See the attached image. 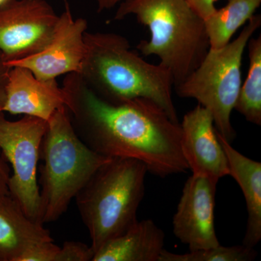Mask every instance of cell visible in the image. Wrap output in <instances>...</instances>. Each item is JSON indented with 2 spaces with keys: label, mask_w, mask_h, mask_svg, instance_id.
Masks as SVG:
<instances>
[{
  "label": "cell",
  "mask_w": 261,
  "mask_h": 261,
  "mask_svg": "<svg viewBox=\"0 0 261 261\" xmlns=\"http://www.w3.org/2000/svg\"><path fill=\"white\" fill-rule=\"evenodd\" d=\"M249 69L242 83L234 110L247 121L261 125V36L251 37L247 45Z\"/></svg>",
  "instance_id": "17"
},
{
  "label": "cell",
  "mask_w": 261,
  "mask_h": 261,
  "mask_svg": "<svg viewBox=\"0 0 261 261\" xmlns=\"http://www.w3.org/2000/svg\"><path fill=\"white\" fill-rule=\"evenodd\" d=\"M257 252L245 245L225 247L221 245L210 248L178 254L163 250L159 261H251Z\"/></svg>",
  "instance_id": "18"
},
{
  "label": "cell",
  "mask_w": 261,
  "mask_h": 261,
  "mask_svg": "<svg viewBox=\"0 0 261 261\" xmlns=\"http://www.w3.org/2000/svg\"><path fill=\"white\" fill-rule=\"evenodd\" d=\"M53 241L44 225L29 219L10 195H0V261H18L35 244Z\"/></svg>",
  "instance_id": "14"
},
{
  "label": "cell",
  "mask_w": 261,
  "mask_h": 261,
  "mask_svg": "<svg viewBox=\"0 0 261 261\" xmlns=\"http://www.w3.org/2000/svg\"><path fill=\"white\" fill-rule=\"evenodd\" d=\"M218 183L198 174H192L185 182L172 224L175 236L190 251L220 245L214 221Z\"/></svg>",
  "instance_id": "10"
},
{
  "label": "cell",
  "mask_w": 261,
  "mask_h": 261,
  "mask_svg": "<svg viewBox=\"0 0 261 261\" xmlns=\"http://www.w3.org/2000/svg\"><path fill=\"white\" fill-rule=\"evenodd\" d=\"M217 1L219 0H187L192 9L202 17L204 20L216 11L217 8L215 3Z\"/></svg>",
  "instance_id": "21"
},
{
  "label": "cell",
  "mask_w": 261,
  "mask_h": 261,
  "mask_svg": "<svg viewBox=\"0 0 261 261\" xmlns=\"http://www.w3.org/2000/svg\"><path fill=\"white\" fill-rule=\"evenodd\" d=\"M84 42L85 56L80 75L97 95L112 102L149 99L179 123L173 99L172 78L166 68L145 61L119 34L86 32Z\"/></svg>",
  "instance_id": "2"
},
{
  "label": "cell",
  "mask_w": 261,
  "mask_h": 261,
  "mask_svg": "<svg viewBox=\"0 0 261 261\" xmlns=\"http://www.w3.org/2000/svg\"><path fill=\"white\" fill-rule=\"evenodd\" d=\"M217 135L227 158L229 176L238 182L246 203L247 227L243 244L254 248L261 240V163L240 153Z\"/></svg>",
  "instance_id": "15"
},
{
  "label": "cell",
  "mask_w": 261,
  "mask_h": 261,
  "mask_svg": "<svg viewBox=\"0 0 261 261\" xmlns=\"http://www.w3.org/2000/svg\"><path fill=\"white\" fill-rule=\"evenodd\" d=\"M135 15L150 33L137 49L144 56H156L172 78L173 87L185 82L210 49L205 20L187 0H124L114 20Z\"/></svg>",
  "instance_id": "3"
},
{
  "label": "cell",
  "mask_w": 261,
  "mask_h": 261,
  "mask_svg": "<svg viewBox=\"0 0 261 261\" xmlns=\"http://www.w3.org/2000/svg\"><path fill=\"white\" fill-rule=\"evenodd\" d=\"M41 157L44 161L39 181L42 224L58 221L98 168L112 159L84 143L66 106L57 110L47 121Z\"/></svg>",
  "instance_id": "5"
},
{
  "label": "cell",
  "mask_w": 261,
  "mask_h": 261,
  "mask_svg": "<svg viewBox=\"0 0 261 261\" xmlns=\"http://www.w3.org/2000/svg\"><path fill=\"white\" fill-rule=\"evenodd\" d=\"M10 176L9 164L0 150V195L9 194L8 183Z\"/></svg>",
  "instance_id": "23"
},
{
  "label": "cell",
  "mask_w": 261,
  "mask_h": 261,
  "mask_svg": "<svg viewBox=\"0 0 261 261\" xmlns=\"http://www.w3.org/2000/svg\"><path fill=\"white\" fill-rule=\"evenodd\" d=\"M10 0H0V8L4 6L5 5H6L7 3H9Z\"/></svg>",
  "instance_id": "25"
},
{
  "label": "cell",
  "mask_w": 261,
  "mask_h": 261,
  "mask_svg": "<svg viewBox=\"0 0 261 261\" xmlns=\"http://www.w3.org/2000/svg\"><path fill=\"white\" fill-rule=\"evenodd\" d=\"M67 3L66 0H64ZM124 0H96L98 5V12H102L105 10H109L116 6L118 3H122Z\"/></svg>",
  "instance_id": "24"
},
{
  "label": "cell",
  "mask_w": 261,
  "mask_h": 261,
  "mask_svg": "<svg viewBox=\"0 0 261 261\" xmlns=\"http://www.w3.org/2000/svg\"><path fill=\"white\" fill-rule=\"evenodd\" d=\"M92 247L80 242L67 241L60 247L56 261H92Z\"/></svg>",
  "instance_id": "19"
},
{
  "label": "cell",
  "mask_w": 261,
  "mask_h": 261,
  "mask_svg": "<svg viewBox=\"0 0 261 261\" xmlns=\"http://www.w3.org/2000/svg\"><path fill=\"white\" fill-rule=\"evenodd\" d=\"M85 19H74L69 7L58 18L50 41L42 50L22 59L6 62L10 68L23 67L41 80H56L70 73L80 74L85 56Z\"/></svg>",
  "instance_id": "9"
},
{
  "label": "cell",
  "mask_w": 261,
  "mask_h": 261,
  "mask_svg": "<svg viewBox=\"0 0 261 261\" xmlns=\"http://www.w3.org/2000/svg\"><path fill=\"white\" fill-rule=\"evenodd\" d=\"M148 173L142 161L112 158L98 168L74 200L95 252L137 221Z\"/></svg>",
  "instance_id": "4"
},
{
  "label": "cell",
  "mask_w": 261,
  "mask_h": 261,
  "mask_svg": "<svg viewBox=\"0 0 261 261\" xmlns=\"http://www.w3.org/2000/svg\"><path fill=\"white\" fill-rule=\"evenodd\" d=\"M10 68L6 64L3 53L0 51V112H3L6 99V87Z\"/></svg>",
  "instance_id": "22"
},
{
  "label": "cell",
  "mask_w": 261,
  "mask_h": 261,
  "mask_svg": "<svg viewBox=\"0 0 261 261\" xmlns=\"http://www.w3.org/2000/svg\"><path fill=\"white\" fill-rule=\"evenodd\" d=\"M47 128V122L40 118L25 116L10 121L0 112V150L13 170L8 183L10 195L29 219L40 224L38 163Z\"/></svg>",
  "instance_id": "7"
},
{
  "label": "cell",
  "mask_w": 261,
  "mask_h": 261,
  "mask_svg": "<svg viewBox=\"0 0 261 261\" xmlns=\"http://www.w3.org/2000/svg\"><path fill=\"white\" fill-rule=\"evenodd\" d=\"M60 247L53 241L35 244L22 254L18 261H56Z\"/></svg>",
  "instance_id": "20"
},
{
  "label": "cell",
  "mask_w": 261,
  "mask_h": 261,
  "mask_svg": "<svg viewBox=\"0 0 261 261\" xmlns=\"http://www.w3.org/2000/svg\"><path fill=\"white\" fill-rule=\"evenodd\" d=\"M260 25L261 15H254L236 39L219 49L210 48L198 67L174 87L178 97L195 99L208 110L218 134L231 144L237 136L231 116L243 83L244 53Z\"/></svg>",
  "instance_id": "6"
},
{
  "label": "cell",
  "mask_w": 261,
  "mask_h": 261,
  "mask_svg": "<svg viewBox=\"0 0 261 261\" xmlns=\"http://www.w3.org/2000/svg\"><path fill=\"white\" fill-rule=\"evenodd\" d=\"M63 88L75 132L95 152L138 160L148 173L161 178L188 171L181 152L180 123L155 102L144 98L109 102L77 73L68 75Z\"/></svg>",
  "instance_id": "1"
},
{
  "label": "cell",
  "mask_w": 261,
  "mask_h": 261,
  "mask_svg": "<svg viewBox=\"0 0 261 261\" xmlns=\"http://www.w3.org/2000/svg\"><path fill=\"white\" fill-rule=\"evenodd\" d=\"M180 126L182 154L192 174L216 181L229 176L227 158L210 111L198 105L185 115Z\"/></svg>",
  "instance_id": "11"
},
{
  "label": "cell",
  "mask_w": 261,
  "mask_h": 261,
  "mask_svg": "<svg viewBox=\"0 0 261 261\" xmlns=\"http://www.w3.org/2000/svg\"><path fill=\"white\" fill-rule=\"evenodd\" d=\"M165 238L152 220H137L125 232L104 244L92 261H159Z\"/></svg>",
  "instance_id": "13"
},
{
  "label": "cell",
  "mask_w": 261,
  "mask_h": 261,
  "mask_svg": "<svg viewBox=\"0 0 261 261\" xmlns=\"http://www.w3.org/2000/svg\"><path fill=\"white\" fill-rule=\"evenodd\" d=\"M58 18L46 0H10L0 8V51L5 61L22 59L44 49Z\"/></svg>",
  "instance_id": "8"
},
{
  "label": "cell",
  "mask_w": 261,
  "mask_h": 261,
  "mask_svg": "<svg viewBox=\"0 0 261 261\" xmlns=\"http://www.w3.org/2000/svg\"><path fill=\"white\" fill-rule=\"evenodd\" d=\"M68 102L66 91L58 86L56 80H39L23 67L10 68L3 112L35 117L47 122Z\"/></svg>",
  "instance_id": "12"
},
{
  "label": "cell",
  "mask_w": 261,
  "mask_h": 261,
  "mask_svg": "<svg viewBox=\"0 0 261 261\" xmlns=\"http://www.w3.org/2000/svg\"><path fill=\"white\" fill-rule=\"evenodd\" d=\"M260 4L261 0H228L227 4L205 19L210 48L226 45L235 33L255 15Z\"/></svg>",
  "instance_id": "16"
}]
</instances>
